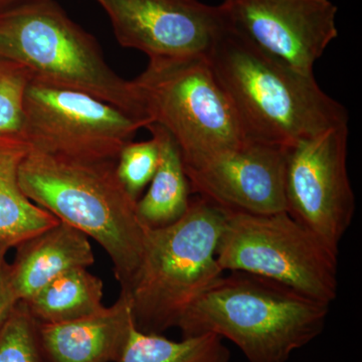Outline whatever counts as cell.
<instances>
[{"instance_id":"277c9868","label":"cell","mask_w":362,"mask_h":362,"mask_svg":"<svg viewBox=\"0 0 362 362\" xmlns=\"http://www.w3.org/2000/svg\"><path fill=\"white\" fill-rule=\"evenodd\" d=\"M225 221L223 209L197 197L173 225L146 226L141 265L122 293L138 330L162 334L177 328L195 300L226 273L216 259Z\"/></svg>"},{"instance_id":"30bf717a","label":"cell","mask_w":362,"mask_h":362,"mask_svg":"<svg viewBox=\"0 0 362 362\" xmlns=\"http://www.w3.org/2000/svg\"><path fill=\"white\" fill-rule=\"evenodd\" d=\"M220 7L252 44L308 75L338 37V8L330 0H223Z\"/></svg>"},{"instance_id":"ffe728a7","label":"cell","mask_w":362,"mask_h":362,"mask_svg":"<svg viewBox=\"0 0 362 362\" xmlns=\"http://www.w3.org/2000/svg\"><path fill=\"white\" fill-rule=\"evenodd\" d=\"M32 78L25 66L0 57V135L21 136L25 90Z\"/></svg>"},{"instance_id":"4fadbf2b","label":"cell","mask_w":362,"mask_h":362,"mask_svg":"<svg viewBox=\"0 0 362 362\" xmlns=\"http://www.w3.org/2000/svg\"><path fill=\"white\" fill-rule=\"evenodd\" d=\"M134 326L129 299L122 293L112 306L92 315L37 322L45 362H118Z\"/></svg>"},{"instance_id":"9a60e30c","label":"cell","mask_w":362,"mask_h":362,"mask_svg":"<svg viewBox=\"0 0 362 362\" xmlns=\"http://www.w3.org/2000/svg\"><path fill=\"white\" fill-rule=\"evenodd\" d=\"M30 150L21 136L0 135V242L11 247L59 223L21 189L20 168Z\"/></svg>"},{"instance_id":"ac0fdd59","label":"cell","mask_w":362,"mask_h":362,"mask_svg":"<svg viewBox=\"0 0 362 362\" xmlns=\"http://www.w3.org/2000/svg\"><path fill=\"white\" fill-rule=\"evenodd\" d=\"M230 352L223 338L214 333L183 337L173 341L162 334L133 327L118 362H230Z\"/></svg>"},{"instance_id":"3957f363","label":"cell","mask_w":362,"mask_h":362,"mask_svg":"<svg viewBox=\"0 0 362 362\" xmlns=\"http://www.w3.org/2000/svg\"><path fill=\"white\" fill-rule=\"evenodd\" d=\"M329 306L271 279L233 271L195 300L177 328L182 337L226 338L249 362H287L322 333Z\"/></svg>"},{"instance_id":"603a6c76","label":"cell","mask_w":362,"mask_h":362,"mask_svg":"<svg viewBox=\"0 0 362 362\" xmlns=\"http://www.w3.org/2000/svg\"><path fill=\"white\" fill-rule=\"evenodd\" d=\"M42 1L47 0H0V13Z\"/></svg>"},{"instance_id":"5b68a950","label":"cell","mask_w":362,"mask_h":362,"mask_svg":"<svg viewBox=\"0 0 362 362\" xmlns=\"http://www.w3.org/2000/svg\"><path fill=\"white\" fill-rule=\"evenodd\" d=\"M0 57L33 78L80 90L151 124L131 81L104 59L96 39L54 0L0 13Z\"/></svg>"},{"instance_id":"8992f818","label":"cell","mask_w":362,"mask_h":362,"mask_svg":"<svg viewBox=\"0 0 362 362\" xmlns=\"http://www.w3.org/2000/svg\"><path fill=\"white\" fill-rule=\"evenodd\" d=\"M131 82L151 124L175 139L183 163L251 140L206 56L149 59Z\"/></svg>"},{"instance_id":"8fae6325","label":"cell","mask_w":362,"mask_h":362,"mask_svg":"<svg viewBox=\"0 0 362 362\" xmlns=\"http://www.w3.org/2000/svg\"><path fill=\"white\" fill-rule=\"evenodd\" d=\"M119 44L148 59L207 56L226 25L220 6L199 0H96Z\"/></svg>"},{"instance_id":"44dd1931","label":"cell","mask_w":362,"mask_h":362,"mask_svg":"<svg viewBox=\"0 0 362 362\" xmlns=\"http://www.w3.org/2000/svg\"><path fill=\"white\" fill-rule=\"evenodd\" d=\"M158 161V144L152 136L146 141L128 143L121 150L116 161L117 176L136 202L156 175Z\"/></svg>"},{"instance_id":"cb8c5ba5","label":"cell","mask_w":362,"mask_h":362,"mask_svg":"<svg viewBox=\"0 0 362 362\" xmlns=\"http://www.w3.org/2000/svg\"><path fill=\"white\" fill-rule=\"evenodd\" d=\"M11 249V247L9 246L8 244H6V243L0 242V268L6 263V254L9 250Z\"/></svg>"},{"instance_id":"9c48e42d","label":"cell","mask_w":362,"mask_h":362,"mask_svg":"<svg viewBox=\"0 0 362 362\" xmlns=\"http://www.w3.org/2000/svg\"><path fill=\"white\" fill-rule=\"evenodd\" d=\"M349 125L286 148V211L338 252L354 220L356 197L347 171Z\"/></svg>"},{"instance_id":"7c38bea8","label":"cell","mask_w":362,"mask_h":362,"mask_svg":"<svg viewBox=\"0 0 362 362\" xmlns=\"http://www.w3.org/2000/svg\"><path fill=\"white\" fill-rule=\"evenodd\" d=\"M284 147L250 140L185 165L190 190L226 213L286 211Z\"/></svg>"},{"instance_id":"d6986e66","label":"cell","mask_w":362,"mask_h":362,"mask_svg":"<svg viewBox=\"0 0 362 362\" xmlns=\"http://www.w3.org/2000/svg\"><path fill=\"white\" fill-rule=\"evenodd\" d=\"M0 362H45L37 322L21 302L0 327Z\"/></svg>"},{"instance_id":"ba28073f","label":"cell","mask_w":362,"mask_h":362,"mask_svg":"<svg viewBox=\"0 0 362 362\" xmlns=\"http://www.w3.org/2000/svg\"><path fill=\"white\" fill-rule=\"evenodd\" d=\"M148 123L80 90L32 78L23 103V139L30 148L82 161H117Z\"/></svg>"},{"instance_id":"e0dca14e","label":"cell","mask_w":362,"mask_h":362,"mask_svg":"<svg viewBox=\"0 0 362 362\" xmlns=\"http://www.w3.org/2000/svg\"><path fill=\"white\" fill-rule=\"evenodd\" d=\"M103 289V281L88 268L73 269L21 303L39 323L66 322L101 311Z\"/></svg>"},{"instance_id":"7a4b0ae2","label":"cell","mask_w":362,"mask_h":362,"mask_svg":"<svg viewBox=\"0 0 362 362\" xmlns=\"http://www.w3.org/2000/svg\"><path fill=\"white\" fill-rule=\"evenodd\" d=\"M20 185L37 206L103 247L120 293L129 290L141 265L146 226L117 176L116 161L74 160L30 148Z\"/></svg>"},{"instance_id":"2e32d148","label":"cell","mask_w":362,"mask_h":362,"mask_svg":"<svg viewBox=\"0 0 362 362\" xmlns=\"http://www.w3.org/2000/svg\"><path fill=\"white\" fill-rule=\"evenodd\" d=\"M146 129L158 144L159 161L149 189L138 199L136 211L147 228H164L187 213L192 190L175 139L158 124H149Z\"/></svg>"},{"instance_id":"7402d4cb","label":"cell","mask_w":362,"mask_h":362,"mask_svg":"<svg viewBox=\"0 0 362 362\" xmlns=\"http://www.w3.org/2000/svg\"><path fill=\"white\" fill-rule=\"evenodd\" d=\"M18 303L11 286L9 264L6 263L0 268V327Z\"/></svg>"},{"instance_id":"6da1fadb","label":"cell","mask_w":362,"mask_h":362,"mask_svg":"<svg viewBox=\"0 0 362 362\" xmlns=\"http://www.w3.org/2000/svg\"><path fill=\"white\" fill-rule=\"evenodd\" d=\"M206 57L254 141L287 148L349 125V111L321 89L314 74L301 73L262 51L226 20Z\"/></svg>"},{"instance_id":"52a82bcc","label":"cell","mask_w":362,"mask_h":362,"mask_svg":"<svg viewBox=\"0 0 362 362\" xmlns=\"http://www.w3.org/2000/svg\"><path fill=\"white\" fill-rule=\"evenodd\" d=\"M337 257L287 211L226 213L216 247L223 272L271 279L329 305L337 297Z\"/></svg>"},{"instance_id":"5bb4252c","label":"cell","mask_w":362,"mask_h":362,"mask_svg":"<svg viewBox=\"0 0 362 362\" xmlns=\"http://www.w3.org/2000/svg\"><path fill=\"white\" fill-rule=\"evenodd\" d=\"M16 247L9 276L18 302L25 301L62 274L89 268L95 262L89 238L63 221Z\"/></svg>"}]
</instances>
